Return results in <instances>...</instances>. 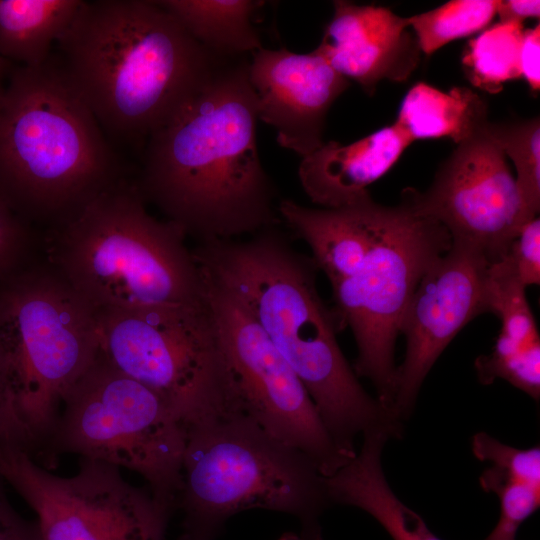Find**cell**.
Here are the masks:
<instances>
[{"label":"cell","instance_id":"6da1fadb","mask_svg":"<svg viewBox=\"0 0 540 540\" xmlns=\"http://www.w3.org/2000/svg\"><path fill=\"white\" fill-rule=\"evenodd\" d=\"M248 63H222L145 141L140 194L200 244L277 222L275 190L257 149Z\"/></svg>","mask_w":540,"mask_h":540},{"label":"cell","instance_id":"7a4b0ae2","mask_svg":"<svg viewBox=\"0 0 540 540\" xmlns=\"http://www.w3.org/2000/svg\"><path fill=\"white\" fill-rule=\"evenodd\" d=\"M193 255L288 362L340 449L354 455L360 433L402 436V421L365 391L342 353L339 327L318 292L312 258L296 252L273 227L244 241L201 243Z\"/></svg>","mask_w":540,"mask_h":540},{"label":"cell","instance_id":"3957f363","mask_svg":"<svg viewBox=\"0 0 540 540\" xmlns=\"http://www.w3.org/2000/svg\"><path fill=\"white\" fill-rule=\"evenodd\" d=\"M57 60L105 135L144 142L226 60L157 1H84Z\"/></svg>","mask_w":540,"mask_h":540},{"label":"cell","instance_id":"277c9868","mask_svg":"<svg viewBox=\"0 0 540 540\" xmlns=\"http://www.w3.org/2000/svg\"><path fill=\"white\" fill-rule=\"evenodd\" d=\"M121 164L58 60L12 69L0 97V198L55 230L123 180Z\"/></svg>","mask_w":540,"mask_h":540},{"label":"cell","instance_id":"5b68a950","mask_svg":"<svg viewBox=\"0 0 540 540\" xmlns=\"http://www.w3.org/2000/svg\"><path fill=\"white\" fill-rule=\"evenodd\" d=\"M185 237L123 179L48 232V262L95 310L199 303L203 276Z\"/></svg>","mask_w":540,"mask_h":540},{"label":"cell","instance_id":"8992f818","mask_svg":"<svg viewBox=\"0 0 540 540\" xmlns=\"http://www.w3.org/2000/svg\"><path fill=\"white\" fill-rule=\"evenodd\" d=\"M180 540H215L233 515L261 508L296 516L302 529L321 532L331 504L326 478L302 452L279 441L245 413L185 425Z\"/></svg>","mask_w":540,"mask_h":540},{"label":"cell","instance_id":"52a82bcc","mask_svg":"<svg viewBox=\"0 0 540 540\" xmlns=\"http://www.w3.org/2000/svg\"><path fill=\"white\" fill-rule=\"evenodd\" d=\"M99 351L96 311L49 263L0 286V361L31 453L46 447L61 406Z\"/></svg>","mask_w":540,"mask_h":540},{"label":"cell","instance_id":"ba28073f","mask_svg":"<svg viewBox=\"0 0 540 540\" xmlns=\"http://www.w3.org/2000/svg\"><path fill=\"white\" fill-rule=\"evenodd\" d=\"M185 440V425L170 404L98 351L65 397L46 447L138 473L171 514Z\"/></svg>","mask_w":540,"mask_h":540},{"label":"cell","instance_id":"9c48e42d","mask_svg":"<svg viewBox=\"0 0 540 540\" xmlns=\"http://www.w3.org/2000/svg\"><path fill=\"white\" fill-rule=\"evenodd\" d=\"M95 311L99 352L166 400L184 425L243 413L205 298Z\"/></svg>","mask_w":540,"mask_h":540},{"label":"cell","instance_id":"30bf717a","mask_svg":"<svg viewBox=\"0 0 540 540\" xmlns=\"http://www.w3.org/2000/svg\"><path fill=\"white\" fill-rule=\"evenodd\" d=\"M451 244L448 230L418 212L402 192L399 204L383 205L375 241L361 267L331 286L339 330L349 327L357 345L353 369L370 380L377 399L394 414V351L405 311L426 269Z\"/></svg>","mask_w":540,"mask_h":540},{"label":"cell","instance_id":"8fae6325","mask_svg":"<svg viewBox=\"0 0 540 540\" xmlns=\"http://www.w3.org/2000/svg\"><path fill=\"white\" fill-rule=\"evenodd\" d=\"M202 276L204 298L242 411L305 454L325 478L332 476L354 455L335 443L305 386L246 309L225 288L203 272Z\"/></svg>","mask_w":540,"mask_h":540},{"label":"cell","instance_id":"7c38bea8","mask_svg":"<svg viewBox=\"0 0 540 540\" xmlns=\"http://www.w3.org/2000/svg\"><path fill=\"white\" fill-rule=\"evenodd\" d=\"M0 477L36 513L41 540H163L170 513L114 465L81 458L78 472L62 477L0 445Z\"/></svg>","mask_w":540,"mask_h":540},{"label":"cell","instance_id":"4fadbf2b","mask_svg":"<svg viewBox=\"0 0 540 540\" xmlns=\"http://www.w3.org/2000/svg\"><path fill=\"white\" fill-rule=\"evenodd\" d=\"M415 209L441 223L452 241L497 258L529 219L507 157L483 130L458 144L430 187L402 191Z\"/></svg>","mask_w":540,"mask_h":540},{"label":"cell","instance_id":"5bb4252c","mask_svg":"<svg viewBox=\"0 0 540 540\" xmlns=\"http://www.w3.org/2000/svg\"><path fill=\"white\" fill-rule=\"evenodd\" d=\"M490 261L476 246L452 241L418 282L400 330L406 352L397 367L394 412L401 421L412 413L420 387L444 349L467 323L487 312Z\"/></svg>","mask_w":540,"mask_h":540},{"label":"cell","instance_id":"9a60e30c","mask_svg":"<svg viewBox=\"0 0 540 540\" xmlns=\"http://www.w3.org/2000/svg\"><path fill=\"white\" fill-rule=\"evenodd\" d=\"M248 77L257 96L258 120L274 127L280 146L302 158L320 148L327 113L350 85L314 50L260 48Z\"/></svg>","mask_w":540,"mask_h":540},{"label":"cell","instance_id":"2e32d148","mask_svg":"<svg viewBox=\"0 0 540 540\" xmlns=\"http://www.w3.org/2000/svg\"><path fill=\"white\" fill-rule=\"evenodd\" d=\"M333 16L314 50L340 75L373 95L380 81L407 80L421 50L408 17L375 5L336 0Z\"/></svg>","mask_w":540,"mask_h":540},{"label":"cell","instance_id":"e0dca14e","mask_svg":"<svg viewBox=\"0 0 540 540\" xmlns=\"http://www.w3.org/2000/svg\"><path fill=\"white\" fill-rule=\"evenodd\" d=\"M413 140L396 122L347 145H323L302 158L298 176L309 199L322 208H339L370 194Z\"/></svg>","mask_w":540,"mask_h":540},{"label":"cell","instance_id":"ac0fdd59","mask_svg":"<svg viewBox=\"0 0 540 540\" xmlns=\"http://www.w3.org/2000/svg\"><path fill=\"white\" fill-rule=\"evenodd\" d=\"M382 208L368 194L339 208H309L283 199L277 210L307 243L317 269L324 272L333 286L363 264L375 241Z\"/></svg>","mask_w":540,"mask_h":540},{"label":"cell","instance_id":"d6986e66","mask_svg":"<svg viewBox=\"0 0 540 540\" xmlns=\"http://www.w3.org/2000/svg\"><path fill=\"white\" fill-rule=\"evenodd\" d=\"M389 439L392 437L388 433L379 430L363 434L360 450L326 478L330 502L365 511L393 540H441L390 487L381 461L384 445Z\"/></svg>","mask_w":540,"mask_h":540},{"label":"cell","instance_id":"ffe728a7","mask_svg":"<svg viewBox=\"0 0 540 540\" xmlns=\"http://www.w3.org/2000/svg\"><path fill=\"white\" fill-rule=\"evenodd\" d=\"M488 121L486 101L470 88L445 92L418 82L403 98L395 122L413 141L448 137L458 145L480 133Z\"/></svg>","mask_w":540,"mask_h":540},{"label":"cell","instance_id":"44dd1931","mask_svg":"<svg viewBox=\"0 0 540 540\" xmlns=\"http://www.w3.org/2000/svg\"><path fill=\"white\" fill-rule=\"evenodd\" d=\"M82 0H0V56L20 66L40 67L52 45L76 18Z\"/></svg>","mask_w":540,"mask_h":540},{"label":"cell","instance_id":"7402d4cb","mask_svg":"<svg viewBox=\"0 0 540 540\" xmlns=\"http://www.w3.org/2000/svg\"><path fill=\"white\" fill-rule=\"evenodd\" d=\"M157 3L195 40L220 58L246 57L262 48L252 17L263 6V1L161 0Z\"/></svg>","mask_w":540,"mask_h":540},{"label":"cell","instance_id":"603a6c76","mask_svg":"<svg viewBox=\"0 0 540 540\" xmlns=\"http://www.w3.org/2000/svg\"><path fill=\"white\" fill-rule=\"evenodd\" d=\"M523 24L498 22L471 39L462 55L466 77L475 87L499 93L505 82L521 77Z\"/></svg>","mask_w":540,"mask_h":540},{"label":"cell","instance_id":"cb8c5ba5","mask_svg":"<svg viewBox=\"0 0 540 540\" xmlns=\"http://www.w3.org/2000/svg\"><path fill=\"white\" fill-rule=\"evenodd\" d=\"M484 133L495 142L516 170V185L529 219L540 209V121L539 117L492 123Z\"/></svg>","mask_w":540,"mask_h":540},{"label":"cell","instance_id":"d4e9b609","mask_svg":"<svg viewBox=\"0 0 540 540\" xmlns=\"http://www.w3.org/2000/svg\"><path fill=\"white\" fill-rule=\"evenodd\" d=\"M499 0H452L409 19L421 52L432 55L449 42L487 27Z\"/></svg>","mask_w":540,"mask_h":540},{"label":"cell","instance_id":"484cf974","mask_svg":"<svg viewBox=\"0 0 540 540\" xmlns=\"http://www.w3.org/2000/svg\"><path fill=\"white\" fill-rule=\"evenodd\" d=\"M482 384L502 378L528 394L540 398V342L524 343L498 335L492 351L475 362Z\"/></svg>","mask_w":540,"mask_h":540},{"label":"cell","instance_id":"4316f807","mask_svg":"<svg viewBox=\"0 0 540 540\" xmlns=\"http://www.w3.org/2000/svg\"><path fill=\"white\" fill-rule=\"evenodd\" d=\"M479 483L500 501L499 520L484 540H516L520 525L540 506V487L492 466L480 475Z\"/></svg>","mask_w":540,"mask_h":540},{"label":"cell","instance_id":"83f0119b","mask_svg":"<svg viewBox=\"0 0 540 540\" xmlns=\"http://www.w3.org/2000/svg\"><path fill=\"white\" fill-rule=\"evenodd\" d=\"M471 447L479 460L540 487L539 445L519 449L500 442L486 432H478L472 438Z\"/></svg>","mask_w":540,"mask_h":540},{"label":"cell","instance_id":"f1b7e54d","mask_svg":"<svg viewBox=\"0 0 540 540\" xmlns=\"http://www.w3.org/2000/svg\"><path fill=\"white\" fill-rule=\"evenodd\" d=\"M34 227L0 198V286L32 264Z\"/></svg>","mask_w":540,"mask_h":540},{"label":"cell","instance_id":"f546056e","mask_svg":"<svg viewBox=\"0 0 540 540\" xmlns=\"http://www.w3.org/2000/svg\"><path fill=\"white\" fill-rule=\"evenodd\" d=\"M525 287L540 283V220L524 223L515 237L497 257Z\"/></svg>","mask_w":540,"mask_h":540},{"label":"cell","instance_id":"4dcf8cb0","mask_svg":"<svg viewBox=\"0 0 540 540\" xmlns=\"http://www.w3.org/2000/svg\"><path fill=\"white\" fill-rule=\"evenodd\" d=\"M0 477V540H41L36 522L24 519L10 504Z\"/></svg>","mask_w":540,"mask_h":540},{"label":"cell","instance_id":"1f68e13d","mask_svg":"<svg viewBox=\"0 0 540 540\" xmlns=\"http://www.w3.org/2000/svg\"><path fill=\"white\" fill-rule=\"evenodd\" d=\"M0 445L21 448L31 454L29 444L16 419L0 361Z\"/></svg>","mask_w":540,"mask_h":540},{"label":"cell","instance_id":"d6a6232c","mask_svg":"<svg viewBox=\"0 0 540 540\" xmlns=\"http://www.w3.org/2000/svg\"><path fill=\"white\" fill-rule=\"evenodd\" d=\"M540 25L524 30L520 48V74L533 92L540 90Z\"/></svg>","mask_w":540,"mask_h":540},{"label":"cell","instance_id":"836d02e7","mask_svg":"<svg viewBox=\"0 0 540 540\" xmlns=\"http://www.w3.org/2000/svg\"><path fill=\"white\" fill-rule=\"evenodd\" d=\"M499 22L523 23L527 18L540 16L539 0H499L497 7Z\"/></svg>","mask_w":540,"mask_h":540},{"label":"cell","instance_id":"e575fe53","mask_svg":"<svg viewBox=\"0 0 540 540\" xmlns=\"http://www.w3.org/2000/svg\"><path fill=\"white\" fill-rule=\"evenodd\" d=\"M278 540H322V536L321 532H313L301 529V531L298 533H285Z\"/></svg>","mask_w":540,"mask_h":540},{"label":"cell","instance_id":"d590c367","mask_svg":"<svg viewBox=\"0 0 540 540\" xmlns=\"http://www.w3.org/2000/svg\"><path fill=\"white\" fill-rule=\"evenodd\" d=\"M13 68L14 67L10 61L0 56V97L4 91L5 85Z\"/></svg>","mask_w":540,"mask_h":540}]
</instances>
